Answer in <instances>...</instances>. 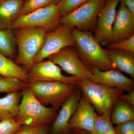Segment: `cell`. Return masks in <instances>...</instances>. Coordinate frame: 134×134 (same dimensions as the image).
Wrapping results in <instances>:
<instances>
[{
  "instance_id": "obj_1",
  "label": "cell",
  "mask_w": 134,
  "mask_h": 134,
  "mask_svg": "<svg viewBox=\"0 0 134 134\" xmlns=\"http://www.w3.org/2000/svg\"><path fill=\"white\" fill-rule=\"evenodd\" d=\"M72 33L79 58L90 69L92 68L102 70L117 69L108 58L107 50L102 47L92 31L72 29Z\"/></svg>"
},
{
  "instance_id": "obj_2",
  "label": "cell",
  "mask_w": 134,
  "mask_h": 134,
  "mask_svg": "<svg viewBox=\"0 0 134 134\" xmlns=\"http://www.w3.org/2000/svg\"><path fill=\"white\" fill-rule=\"evenodd\" d=\"M18 113L14 119L21 126H47L55 119L57 110L43 105L28 86L21 91Z\"/></svg>"
},
{
  "instance_id": "obj_3",
  "label": "cell",
  "mask_w": 134,
  "mask_h": 134,
  "mask_svg": "<svg viewBox=\"0 0 134 134\" xmlns=\"http://www.w3.org/2000/svg\"><path fill=\"white\" fill-rule=\"evenodd\" d=\"M16 38L17 53L15 62L26 70L33 65L41 50L47 31L41 27H22L13 30Z\"/></svg>"
},
{
  "instance_id": "obj_4",
  "label": "cell",
  "mask_w": 134,
  "mask_h": 134,
  "mask_svg": "<svg viewBox=\"0 0 134 134\" xmlns=\"http://www.w3.org/2000/svg\"><path fill=\"white\" fill-rule=\"evenodd\" d=\"M76 85L98 115H111L114 103L123 92L89 79H79Z\"/></svg>"
},
{
  "instance_id": "obj_5",
  "label": "cell",
  "mask_w": 134,
  "mask_h": 134,
  "mask_svg": "<svg viewBox=\"0 0 134 134\" xmlns=\"http://www.w3.org/2000/svg\"><path fill=\"white\" fill-rule=\"evenodd\" d=\"M28 87L36 98L43 104L58 110L77 88L76 85L60 82H32Z\"/></svg>"
},
{
  "instance_id": "obj_6",
  "label": "cell",
  "mask_w": 134,
  "mask_h": 134,
  "mask_svg": "<svg viewBox=\"0 0 134 134\" xmlns=\"http://www.w3.org/2000/svg\"><path fill=\"white\" fill-rule=\"evenodd\" d=\"M105 0H88L68 14L61 17L60 24L82 31H91L96 26Z\"/></svg>"
},
{
  "instance_id": "obj_7",
  "label": "cell",
  "mask_w": 134,
  "mask_h": 134,
  "mask_svg": "<svg viewBox=\"0 0 134 134\" xmlns=\"http://www.w3.org/2000/svg\"><path fill=\"white\" fill-rule=\"evenodd\" d=\"M61 17L57 5H52L20 16L9 28L14 30L29 26L41 27L50 32L60 26Z\"/></svg>"
},
{
  "instance_id": "obj_8",
  "label": "cell",
  "mask_w": 134,
  "mask_h": 134,
  "mask_svg": "<svg viewBox=\"0 0 134 134\" xmlns=\"http://www.w3.org/2000/svg\"><path fill=\"white\" fill-rule=\"evenodd\" d=\"M76 46L72 29L60 24L57 29L46 34L43 46L34 58V63L44 60L65 47Z\"/></svg>"
},
{
  "instance_id": "obj_9",
  "label": "cell",
  "mask_w": 134,
  "mask_h": 134,
  "mask_svg": "<svg viewBox=\"0 0 134 134\" xmlns=\"http://www.w3.org/2000/svg\"><path fill=\"white\" fill-rule=\"evenodd\" d=\"M48 59L72 76L90 79L92 76L91 70L82 61L74 47L63 48Z\"/></svg>"
},
{
  "instance_id": "obj_10",
  "label": "cell",
  "mask_w": 134,
  "mask_h": 134,
  "mask_svg": "<svg viewBox=\"0 0 134 134\" xmlns=\"http://www.w3.org/2000/svg\"><path fill=\"white\" fill-rule=\"evenodd\" d=\"M26 71L29 76V82L57 81L76 85L80 79L72 76L64 75L61 69L49 59L34 63Z\"/></svg>"
},
{
  "instance_id": "obj_11",
  "label": "cell",
  "mask_w": 134,
  "mask_h": 134,
  "mask_svg": "<svg viewBox=\"0 0 134 134\" xmlns=\"http://www.w3.org/2000/svg\"><path fill=\"white\" fill-rule=\"evenodd\" d=\"M119 3V0H105L99 14L93 35L102 46H108L111 42L113 25Z\"/></svg>"
},
{
  "instance_id": "obj_12",
  "label": "cell",
  "mask_w": 134,
  "mask_h": 134,
  "mask_svg": "<svg viewBox=\"0 0 134 134\" xmlns=\"http://www.w3.org/2000/svg\"><path fill=\"white\" fill-rule=\"evenodd\" d=\"M92 76L89 80L127 92L134 90V80L117 69L102 70L97 68L90 69Z\"/></svg>"
},
{
  "instance_id": "obj_13",
  "label": "cell",
  "mask_w": 134,
  "mask_h": 134,
  "mask_svg": "<svg viewBox=\"0 0 134 134\" xmlns=\"http://www.w3.org/2000/svg\"><path fill=\"white\" fill-rule=\"evenodd\" d=\"M98 115L90 103L81 96L77 108L69 122L68 130L77 129L92 134Z\"/></svg>"
},
{
  "instance_id": "obj_14",
  "label": "cell",
  "mask_w": 134,
  "mask_h": 134,
  "mask_svg": "<svg viewBox=\"0 0 134 134\" xmlns=\"http://www.w3.org/2000/svg\"><path fill=\"white\" fill-rule=\"evenodd\" d=\"M134 35V15L120 3L113 25L111 43L122 41Z\"/></svg>"
},
{
  "instance_id": "obj_15",
  "label": "cell",
  "mask_w": 134,
  "mask_h": 134,
  "mask_svg": "<svg viewBox=\"0 0 134 134\" xmlns=\"http://www.w3.org/2000/svg\"><path fill=\"white\" fill-rule=\"evenodd\" d=\"M81 96V91L77 86L74 92L61 107L52 126V134H65L69 131V122L77 108Z\"/></svg>"
},
{
  "instance_id": "obj_16",
  "label": "cell",
  "mask_w": 134,
  "mask_h": 134,
  "mask_svg": "<svg viewBox=\"0 0 134 134\" xmlns=\"http://www.w3.org/2000/svg\"><path fill=\"white\" fill-rule=\"evenodd\" d=\"M24 3L21 0H0V28H9L20 16Z\"/></svg>"
},
{
  "instance_id": "obj_17",
  "label": "cell",
  "mask_w": 134,
  "mask_h": 134,
  "mask_svg": "<svg viewBox=\"0 0 134 134\" xmlns=\"http://www.w3.org/2000/svg\"><path fill=\"white\" fill-rule=\"evenodd\" d=\"M107 50L110 60L117 69L126 73L134 79V53L118 49Z\"/></svg>"
},
{
  "instance_id": "obj_18",
  "label": "cell",
  "mask_w": 134,
  "mask_h": 134,
  "mask_svg": "<svg viewBox=\"0 0 134 134\" xmlns=\"http://www.w3.org/2000/svg\"><path fill=\"white\" fill-rule=\"evenodd\" d=\"M22 96L21 91H15L0 98V120L14 119L18 113Z\"/></svg>"
},
{
  "instance_id": "obj_19",
  "label": "cell",
  "mask_w": 134,
  "mask_h": 134,
  "mask_svg": "<svg viewBox=\"0 0 134 134\" xmlns=\"http://www.w3.org/2000/svg\"><path fill=\"white\" fill-rule=\"evenodd\" d=\"M0 76L13 77L29 82L27 71L0 52Z\"/></svg>"
},
{
  "instance_id": "obj_20",
  "label": "cell",
  "mask_w": 134,
  "mask_h": 134,
  "mask_svg": "<svg viewBox=\"0 0 134 134\" xmlns=\"http://www.w3.org/2000/svg\"><path fill=\"white\" fill-rule=\"evenodd\" d=\"M110 119L116 125L134 120V107L119 99L113 107Z\"/></svg>"
},
{
  "instance_id": "obj_21",
  "label": "cell",
  "mask_w": 134,
  "mask_h": 134,
  "mask_svg": "<svg viewBox=\"0 0 134 134\" xmlns=\"http://www.w3.org/2000/svg\"><path fill=\"white\" fill-rule=\"evenodd\" d=\"M0 52L11 60L16 57V38L14 30L10 28H0Z\"/></svg>"
},
{
  "instance_id": "obj_22",
  "label": "cell",
  "mask_w": 134,
  "mask_h": 134,
  "mask_svg": "<svg viewBox=\"0 0 134 134\" xmlns=\"http://www.w3.org/2000/svg\"><path fill=\"white\" fill-rule=\"evenodd\" d=\"M28 86V82L13 77L0 76V93L22 91Z\"/></svg>"
},
{
  "instance_id": "obj_23",
  "label": "cell",
  "mask_w": 134,
  "mask_h": 134,
  "mask_svg": "<svg viewBox=\"0 0 134 134\" xmlns=\"http://www.w3.org/2000/svg\"><path fill=\"white\" fill-rule=\"evenodd\" d=\"M92 134H117L110 115H98Z\"/></svg>"
},
{
  "instance_id": "obj_24",
  "label": "cell",
  "mask_w": 134,
  "mask_h": 134,
  "mask_svg": "<svg viewBox=\"0 0 134 134\" xmlns=\"http://www.w3.org/2000/svg\"><path fill=\"white\" fill-rule=\"evenodd\" d=\"M60 1V0H25L20 16L26 14L40 9L52 5H57Z\"/></svg>"
},
{
  "instance_id": "obj_25",
  "label": "cell",
  "mask_w": 134,
  "mask_h": 134,
  "mask_svg": "<svg viewBox=\"0 0 134 134\" xmlns=\"http://www.w3.org/2000/svg\"><path fill=\"white\" fill-rule=\"evenodd\" d=\"M88 0H60L57 4L61 16L68 14Z\"/></svg>"
},
{
  "instance_id": "obj_26",
  "label": "cell",
  "mask_w": 134,
  "mask_h": 134,
  "mask_svg": "<svg viewBox=\"0 0 134 134\" xmlns=\"http://www.w3.org/2000/svg\"><path fill=\"white\" fill-rule=\"evenodd\" d=\"M14 118L0 121V134H15L22 127Z\"/></svg>"
},
{
  "instance_id": "obj_27",
  "label": "cell",
  "mask_w": 134,
  "mask_h": 134,
  "mask_svg": "<svg viewBox=\"0 0 134 134\" xmlns=\"http://www.w3.org/2000/svg\"><path fill=\"white\" fill-rule=\"evenodd\" d=\"M108 47V49H118L134 53V35L122 41L110 43Z\"/></svg>"
},
{
  "instance_id": "obj_28",
  "label": "cell",
  "mask_w": 134,
  "mask_h": 134,
  "mask_svg": "<svg viewBox=\"0 0 134 134\" xmlns=\"http://www.w3.org/2000/svg\"><path fill=\"white\" fill-rule=\"evenodd\" d=\"M114 128L117 134H134V120L116 125Z\"/></svg>"
},
{
  "instance_id": "obj_29",
  "label": "cell",
  "mask_w": 134,
  "mask_h": 134,
  "mask_svg": "<svg viewBox=\"0 0 134 134\" xmlns=\"http://www.w3.org/2000/svg\"><path fill=\"white\" fill-rule=\"evenodd\" d=\"M46 126L24 125L15 134H36Z\"/></svg>"
},
{
  "instance_id": "obj_30",
  "label": "cell",
  "mask_w": 134,
  "mask_h": 134,
  "mask_svg": "<svg viewBox=\"0 0 134 134\" xmlns=\"http://www.w3.org/2000/svg\"><path fill=\"white\" fill-rule=\"evenodd\" d=\"M119 99L123 100L134 107V90L126 94L122 93L120 96Z\"/></svg>"
},
{
  "instance_id": "obj_31",
  "label": "cell",
  "mask_w": 134,
  "mask_h": 134,
  "mask_svg": "<svg viewBox=\"0 0 134 134\" xmlns=\"http://www.w3.org/2000/svg\"><path fill=\"white\" fill-rule=\"evenodd\" d=\"M119 1L121 3L125 5L127 8L134 15V0H119Z\"/></svg>"
},
{
  "instance_id": "obj_32",
  "label": "cell",
  "mask_w": 134,
  "mask_h": 134,
  "mask_svg": "<svg viewBox=\"0 0 134 134\" xmlns=\"http://www.w3.org/2000/svg\"><path fill=\"white\" fill-rule=\"evenodd\" d=\"M36 134H48V126L44 128L43 129Z\"/></svg>"
},
{
  "instance_id": "obj_33",
  "label": "cell",
  "mask_w": 134,
  "mask_h": 134,
  "mask_svg": "<svg viewBox=\"0 0 134 134\" xmlns=\"http://www.w3.org/2000/svg\"><path fill=\"white\" fill-rule=\"evenodd\" d=\"M21 1H25V0H21Z\"/></svg>"
},
{
  "instance_id": "obj_34",
  "label": "cell",
  "mask_w": 134,
  "mask_h": 134,
  "mask_svg": "<svg viewBox=\"0 0 134 134\" xmlns=\"http://www.w3.org/2000/svg\"><path fill=\"white\" fill-rule=\"evenodd\" d=\"M0 121H1V120H0Z\"/></svg>"
}]
</instances>
